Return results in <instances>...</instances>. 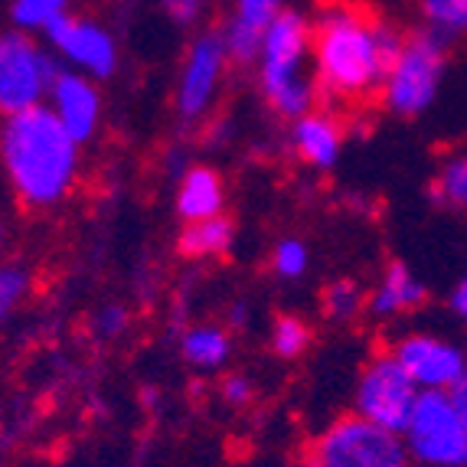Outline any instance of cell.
<instances>
[{"label":"cell","mask_w":467,"mask_h":467,"mask_svg":"<svg viewBox=\"0 0 467 467\" xmlns=\"http://www.w3.org/2000/svg\"><path fill=\"white\" fill-rule=\"evenodd\" d=\"M409 33L353 4H327L314 16L311 66L320 99L359 105L379 95Z\"/></svg>","instance_id":"cell-1"},{"label":"cell","mask_w":467,"mask_h":467,"mask_svg":"<svg viewBox=\"0 0 467 467\" xmlns=\"http://www.w3.org/2000/svg\"><path fill=\"white\" fill-rule=\"evenodd\" d=\"M0 173L24 210L49 213L76 193L82 177V144L56 121L47 105L4 115Z\"/></svg>","instance_id":"cell-2"},{"label":"cell","mask_w":467,"mask_h":467,"mask_svg":"<svg viewBox=\"0 0 467 467\" xmlns=\"http://www.w3.org/2000/svg\"><path fill=\"white\" fill-rule=\"evenodd\" d=\"M311 47L314 16H307L301 7H291V4L275 16V24L262 36L252 72H255L262 101L281 121H295L304 111L317 109L320 92L314 82Z\"/></svg>","instance_id":"cell-3"},{"label":"cell","mask_w":467,"mask_h":467,"mask_svg":"<svg viewBox=\"0 0 467 467\" xmlns=\"http://www.w3.org/2000/svg\"><path fill=\"white\" fill-rule=\"evenodd\" d=\"M451 53L454 49L444 47L431 33H409L405 47L399 49L382 78V109L399 121H421L435 115L448 92V78H451Z\"/></svg>","instance_id":"cell-4"},{"label":"cell","mask_w":467,"mask_h":467,"mask_svg":"<svg viewBox=\"0 0 467 467\" xmlns=\"http://www.w3.org/2000/svg\"><path fill=\"white\" fill-rule=\"evenodd\" d=\"M304 454L317 467H412L399 431L382 429L357 412L327 421Z\"/></svg>","instance_id":"cell-5"},{"label":"cell","mask_w":467,"mask_h":467,"mask_svg":"<svg viewBox=\"0 0 467 467\" xmlns=\"http://www.w3.org/2000/svg\"><path fill=\"white\" fill-rule=\"evenodd\" d=\"M63 72L47 39L24 30L0 33V118L47 105L56 76Z\"/></svg>","instance_id":"cell-6"},{"label":"cell","mask_w":467,"mask_h":467,"mask_svg":"<svg viewBox=\"0 0 467 467\" xmlns=\"http://www.w3.org/2000/svg\"><path fill=\"white\" fill-rule=\"evenodd\" d=\"M402 441L412 467H467V419L448 392H421Z\"/></svg>","instance_id":"cell-7"},{"label":"cell","mask_w":467,"mask_h":467,"mask_svg":"<svg viewBox=\"0 0 467 467\" xmlns=\"http://www.w3.org/2000/svg\"><path fill=\"white\" fill-rule=\"evenodd\" d=\"M229 66L233 59L219 30H200L190 39L177 72V86H173V115L180 125L193 128L210 121L223 86H226Z\"/></svg>","instance_id":"cell-8"},{"label":"cell","mask_w":467,"mask_h":467,"mask_svg":"<svg viewBox=\"0 0 467 467\" xmlns=\"http://www.w3.org/2000/svg\"><path fill=\"white\" fill-rule=\"evenodd\" d=\"M419 396L421 389L399 367V359L389 350H379L359 367L357 386H353V412L402 435Z\"/></svg>","instance_id":"cell-9"},{"label":"cell","mask_w":467,"mask_h":467,"mask_svg":"<svg viewBox=\"0 0 467 467\" xmlns=\"http://www.w3.org/2000/svg\"><path fill=\"white\" fill-rule=\"evenodd\" d=\"M43 39L63 69L82 72L95 82H109L121 69V43L99 16L69 14Z\"/></svg>","instance_id":"cell-10"},{"label":"cell","mask_w":467,"mask_h":467,"mask_svg":"<svg viewBox=\"0 0 467 467\" xmlns=\"http://www.w3.org/2000/svg\"><path fill=\"white\" fill-rule=\"evenodd\" d=\"M421 392H448L467 376V343L438 330H405L386 347Z\"/></svg>","instance_id":"cell-11"},{"label":"cell","mask_w":467,"mask_h":467,"mask_svg":"<svg viewBox=\"0 0 467 467\" xmlns=\"http://www.w3.org/2000/svg\"><path fill=\"white\" fill-rule=\"evenodd\" d=\"M47 109L53 111L56 121H59L82 148L99 138L101 121H105V99H101L99 82L72 69H63L56 76L53 88H49Z\"/></svg>","instance_id":"cell-12"},{"label":"cell","mask_w":467,"mask_h":467,"mask_svg":"<svg viewBox=\"0 0 467 467\" xmlns=\"http://www.w3.org/2000/svg\"><path fill=\"white\" fill-rule=\"evenodd\" d=\"M288 144L291 154L304 167L317 173H327L340 164L343 144H347V128L330 109H311L301 118L288 121Z\"/></svg>","instance_id":"cell-13"},{"label":"cell","mask_w":467,"mask_h":467,"mask_svg":"<svg viewBox=\"0 0 467 467\" xmlns=\"http://www.w3.org/2000/svg\"><path fill=\"white\" fill-rule=\"evenodd\" d=\"M285 7H288V0H229L226 24L219 36L226 43L233 66H242V69L255 66L262 36Z\"/></svg>","instance_id":"cell-14"},{"label":"cell","mask_w":467,"mask_h":467,"mask_svg":"<svg viewBox=\"0 0 467 467\" xmlns=\"http://www.w3.org/2000/svg\"><path fill=\"white\" fill-rule=\"evenodd\" d=\"M429 301V285L405 265V262H389L376 278V285L367 291V314L373 320H389L409 317V314L421 311Z\"/></svg>","instance_id":"cell-15"},{"label":"cell","mask_w":467,"mask_h":467,"mask_svg":"<svg viewBox=\"0 0 467 467\" xmlns=\"http://www.w3.org/2000/svg\"><path fill=\"white\" fill-rule=\"evenodd\" d=\"M173 210L183 223H200L226 213V180L210 164H190L173 190Z\"/></svg>","instance_id":"cell-16"},{"label":"cell","mask_w":467,"mask_h":467,"mask_svg":"<svg viewBox=\"0 0 467 467\" xmlns=\"http://www.w3.org/2000/svg\"><path fill=\"white\" fill-rule=\"evenodd\" d=\"M180 357L196 373H219L233 357V330L223 324H193L180 334Z\"/></svg>","instance_id":"cell-17"},{"label":"cell","mask_w":467,"mask_h":467,"mask_svg":"<svg viewBox=\"0 0 467 467\" xmlns=\"http://www.w3.org/2000/svg\"><path fill=\"white\" fill-rule=\"evenodd\" d=\"M235 242V226L233 219L223 213V216L200 219V223H183V233L177 239V252L183 258H223Z\"/></svg>","instance_id":"cell-18"},{"label":"cell","mask_w":467,"mask_h":467,"mask_svg":"<svg viewBox=\"0 0 467 467\" xmlns=\"http://www.w3.org/2000/svg\"><path fill=\"white\" fill-rule=\"evenodd\" d=\"M419 30L441 39L444 47L467 43V0H415Z\"/></svg>","instance_id":"cell-19"},{"label":"cell","mask_w":467,"mask_h":467,"mask_svg":"<svg viewBox=\"0 0 467 467\" xmlns=\"http://www.w3.org/2000/svg\"><path fill=\"white\" fill-rule=\"evenodd\" d=\"M429 196L438 210H451V213L467 210V148L448 150L438 161L435 177L429 183Z\"/></svg>","instance_id":"cell-20"},{"label":"cell","mask_w":467,"mask_h":467,"mask_svg":"<svg viewBox=\"0 0 467 467\" xmlns=\"http://www.w3.org/2000/svg\"><path fill=\"white\" fill-rule=\"evenodd\" d=\"M10 24L30 36H47L59 20L72 14V0H10Z\"/></svg>","instance_id":"cell-21"},{"label":"cell","mask_w":467,"mask_h":467,"mask_svg":"<svg viewBox=\"0 0 467 467\" xmlns=\"http://www.w3.org/2000/svg\"><path fill=\"white\" fill-rule=\"evenodd\" d=\"M320 307L330 324H353L359 314H367V291L353 278H337L320 295Z\"/></svg>","instance_id":"cell-22"},{"label":"cell","mask_w":467,"mask_h":467,"mask_svg":"<svg viewBox=\"0 0 467 467\" xmlns=\"http://www.w3.org/2000/svg\"><path fill=\"white\" fill-rule=\"evenodd\" d=\"M314 340L311 324L301 317V314H278L272 320V330H268V347L278 359H297L307 353Z\"/></svg>","instance_id":"cell-23"},{"label":"cell","mask_w":467,"mask_h":467,"mask_svg":"<svg viewBox=\"0 0 467 467\" xmlns=\"http://www.w3.org/2000/svg\"><path fill=\"white\" fill-rule=\"evenodd\" d=\"M33 291V272L24 262H0V330L16 317Z\"/></svg>","instance_id":"cell-24"},{"label":"cell","mask_w":467,"mask_h":467,"mask_svg":"<svg viewBox=\"0 0 467 467\" xmlns=\"http://www.w3.org/2000/svg\"><path fill=\"white\" fill-rule=\"evenodd\" d=\"M268 268L278 281H301L311 268V249L307 242L297 239V235H281L272 245V255H268Z\"/></svg>","instance_id":"cell-25"},{"label":"cell","mask_w":467,"mask_h":467,"mask_svg":"<svg viewBox=\"0 0 467 467\" xmlns=\"http://www.w3.org/2000/svg\"><path fill=\"white\" fill-rule=\"evenodd\" d=\"M157 4L173 26H187V30L206 24V16L216 7V0H157Z\"/></svg>","instance_id":"cell-26"},{"label":"cell","mask_w":467,"mask_h":467,"mask_svg":"<svg viewBox=\"0 0 467 467\" xmlns=\"http://www.w3.org/2000/svg\"><path fill=\"white\" fill-rule=\"evenodd\" d=\"M128 324H131V314H128L125 304H105L92 314V334L99 340H118V337L128 334Z\"/></svg>","instance_id":"cell-27"},{"label":"cell","mask_w":467,"mask_h":467,"mask_svg":"<svg viewBox=\"0 0 467 467\" xmlns=\"http://www.w3.org/2000/svg\"><path fill=\"white\" fill-rule=\"evenodd\" d=\"M219 396L233 409H245L255 399V382H252L249 373H226V379L219 386Z\"/></svg>","instance_id":"cell-28"},{"label":"cell","mask_w":467,"mask_h":467,"mask_svg":"<svg viewBox=\"0 0 467 467\" xmlns=\"http://www.w3.org/2000/svg\"><path fill=\"white\" fill-rule=\"evenodd\" d=\"M448 311H451L454 320L467 324V268L454 278L451 291H448Z\"/></svg>","instance_id":"cell-29"},{"label":"cell","mask_w":467,"mask_h":467,"mask_svg":"<svg viewBox=\"0 0 467 467\" xmlns=\"http://www.w3.org/2000/svg\"><path fill=\"white\" fill-rule=\"evenodd\" d=\"M249 320H252V307L245 301H233L229 304V311H226V327L229 330H245L249 327Z\"/></svg>","instance_id":"cell-30"},{"label":"cell","mask_w":467,"mask_h":467,"mask_svg":"<svg viewBox=\"0 0 467 467\" xmlns=\"http://www.w3.org/2000/svg\"><path fill=\"white\" fill-rule=\"evenodd\" d=\"M448 399H451L454 409H458V412L467 419V376L461 382H454L451 389H448Z\"/></svg>","instance_id":"cell-31"},{"label":"cell","mask_w":467,"mask_h":467,"mask_svg":"<svg viewBox=\"0 0 467 467\" xmlns=\"http://www.w3.org/2000/svg\"><path fill=\"white\" fill-rule=\"evenodd\" d=\"M7 255V219L0 216V262Z\"/></svg>","instance_id":"cell-32"},{"label":"cell","mask_w":467,"mask_h":467,"mask_svg":"<svg viewBox=\"0 0 467 467\" xmlns=\"http://www.w3.org/2000/svg\"><path fill=\"white\" fill-rule=\"evenodd\" d=\"M461 216H467V210H464V213H461Z\"/></svg>","instance_id":"cell-33"}]
</instances>
